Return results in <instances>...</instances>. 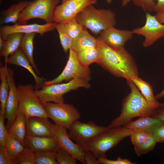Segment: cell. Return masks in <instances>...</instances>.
<instances>
[{
  "label": "cell",
  "mask_w": 164,
  "mask_h": 164,
  "mask_svg": "<svg viewBox=\"0 0 164 164\" xmlns=\"http://www.w3.org/2000/svg\"><path fill=\"white\" fill-rule=\"evenodd\" d=\"M91 71L89 67L83 65L78 58L77 52L71 48L69 50L66 65L58 76L51 80L45 81L44 85L67 82L74 79H80L88 82L91 80Z\"/></svg>",
  "instance_id": "cell-9"
},
{
  "label": "cell",
  "mask_w": 164,
  "mask_h": 164,
  "mask_svg": "<svg viewBox=\"0 0 164 164\" xmlns=\"http://www.w3.org/2000/svg\"><path fill=\"white\" fill-rule=\"evenodd\" d=\"M55 151L34 152L35 164H59L56 159Z\"/></svg>",
  "instance_id": "cell-32"
},
{
  "label": "cell",
  "mask_w": 164,
  "mask_h": 164,
  "mask_svg": "<svg viewBox=\"0 0 164 164\" xmlns=\"http://www.w3.org/2000/svg\"><path fill=\"white\" fill-rule=\"evenodd\" d=\"M157 142L154 133L149 134L142 143L138 146L134 147L135 153L138 156H141L152 150Z\"/></svg>",
  "instance_id": "cell-31"
},
{
  "label": "cell",
  "mask_w": 164,
  "mask_h": 164,
  "mask_svg": "<svg viewBox=\"0 0 164 164\" xmlns=\"http://www.w3.org/2000/svg\"><path fill=\"white\" fill-rule=\"evenodd\" d=\"M97 2V0H63L55 8L53 22L66 24L87 6L96 4Z\"/></svg>",
  "instance_id": "cell-11"
},
{
  "label": "cell",
  "mask_w": 164,
  "mask_h": 164,
  "mask_svg": "<svg viewBox=\"0 0 164 164\" xmlns=\"http://www.w3.org/2000/svg\"><path fill=\"white\" fill-rule=\"evenodd\" d=\"M15 164H35L34 152L25 147L24 150L15 159Z\"/></svg>",
  "instance_id": "cell-34"
},
{
  "label": "cell",
  "mask_w": 164,
  "mask_h": 164,
  "mask_svg": "<svg viewBox=\"0 0 164 164\" xmlns=\"http://www.w3.org/2000/svg\"><path fill=\"white\" fill-rule=\"evenodd\" d=\"M56 24L55 22L43 25L36 23L20 25L15 23L12 26H2L0 27V36L5 41L9 35L14 33L26 34L36 32L43 36L45 33L55 29Z\"/></svg>",
  "instance_id": "cell-15"
},
{
  "label": "cell",
  "mask_w": 164,
  "mask_h": 164,
  "mask_svg": "<svg viewBox=\"0 0 164 164\" xmlns=\"http://www.w3.org/2000/svg\"><path fill=\"white\" fill-rule=\"evenodd\" d=\"M84 150V159L86 164H99L97 158L91 152Z\"/></svg>",
  "instance_id": "cell-41"
},
{
  "label": "cell",
  "mask_w": 164,
  "mask_h": 164,
  "mask_svg": "<svg viewBox=\"0 0 164 164\" xmlns=\"http://www.w3.org/2000/svg\"><path fill=\"white\" fill-rule=\"evenodd\" d=\"M155 16L160 23L164 24V12L156 13Z\"/></svg>",
  "instance_id": "cell-45"
},
{
  "label": "cell",
  "mask_w": 164,
  "mask_h": 164,
  "mask_svg": "<svg viewBox=\"0 0 164 164\" xmlns=\"http://www.w3.org/2000/svg\"><path fill=\"white\" fill-rule=\"evenodd\" d=\"M80 63L86 67H89L93 63H98L99 54L97 47H90L77 52Z\"/></svg>",
  "instance_id": "cell-29"
},
{
  "label": "cell",
  "mask_w": 164,
  "mask_h": 164,
  "mask_svg": "<svg viewBox=\"0 0 164 164\" xmlns=\"http://www.w3.org/2000/svg\"><path fill=\"white\" fill-rule=\"evenodd\" d=\"M25 147L31 149L34 153L55 151L60 147L53 137H36L27 136Z\"/></svg>",
  "instance_id": "cell-18"
},
{
  "label": "cell",
  "mask_w": 164,
  "mask_h": 164,
  "mask_svg": "<svg viewBox=\"0 0 164 164\" xmlns=\"http://www.w3.org/2000/svg\"><path fill=\"white\" fill-rule=\"evenodd\" d=\"M5 64L15 65L22 67L27 69L33 76L35 80L34 86L35 90L42 88L44 86L46 80L43 77H39L30 64L27 58L20 48L4 61Z\"/></svg>",
  "instance_id": "cell-19"
},
{
  "label": "cell",
  "mask_w": 164,
  "mask_h": 164,
  "mask_svg": "<svg viewBox=\"0 0 164 164\" xmlns=\"http://www.w3.org/2000/svg\"><path fill=\"white\" fill-rule=\"evenodd\" d=\"M132 0H121V4L122 6H126Z\"/></svg>",
  "instance_id": "cell-47"
},
{
  "label": "cell",
  "mask_w": 164,
  "mask_h": 164,
  "mask_svg": "<svg viewBox=\"0 0 164 164\" xmlns=\"http://www.w3.org/2000/svg\"><path fill=\"white\" fill-rule=\"evenodd\" d=\"M164 124V122L152 116L140 118L133 121H131L124 125L132 130H139L145 132L149 134L153 133L159 127Z\"/></svg>",
  "instance_id": "cell-20"
},
{
  "label": "cell",
  "mask_w": 164,
  "mask_h": 164,
  "mask_svg": "<svg viewBox=\"0 0 164 164\" xmlns=\"http://www.w3.org/2000/svg\"><path fill=\"white\" fill-rule=\"evenodd\" d=\"M67 129L63 126L54 124L53 129L54 137L60 147L67 151L77 160L86 164L83 147L72 141L69 137Z\"/></svg>",
  "instance_id": "cell-13"
},
{
  "label": "cell",
  "mask_w": 164,
  "mask_h": 164,
  "mask_svg": "<svg viewBox=\"0 0 164 164\" xmlns=\"http://www.w3.org/2000/svg\"><path fill=\"white\" fill-rule=\"evenodd\" d=\"M24 34L16 32L11 34L8 36L0 52V56L4 58V61L8 59L9 55L13 54L19 48Z\"/></svg>",
  "instance_id": "cell-25"
},
{
  "label": "cell",
  "mask_w": 164,
  "mask_h": 164,
  "mask_svg": "<svg viewBox=\"0 0 164 164\" xmlns=\"http://www.w3.org/2000/svg\"><path fill=\"white\" fill-rule=\"evenodd\" d=\"M60 0H35L30 3L21 12L17 23L26 24L29 19L38 18L43 19L46 23L53 22L56 7Z\"/></svg>",
  "instance_id": "cell-7"
},
{
  "label": "cell",
  "mask_w": 164,
  "mask_h": 164,
  "mask_svg": "<svg viewBox=\"0 0 164 164\" xmlns=\"http://www.w3.org/2000/svg\"><path fill=\"white\" fill-rule=\"evenodd\" d=\"M136 6L140 7L145 11H154L155 2L154 0H132Z\"/></svg>",
  "instance_id": "cell-37"
},
{
  "label": "cell",
  "mask_w": 164,
  "mask_h": 164,
  "mask_svg": "<svg viewBox=\"0 0 164 164\" xmlns=\"http://www.w3.org/2000/svg\"><path fill=\"white\" fill-rule=\"evenodd\" d=\"M7 77L9 87L5 116L7 119L5 127L7 131L14 122L19 109L17 88L14 81V71L9 67L7 68Z\"/></svg>",
  "instance_id": "cell-14"
},
{
  "label": "cell",
  "mask_w": 164,
  "mask_h": 164,
  "mask_svg": "<svg viewBox=\"0 0 164 164\" xmlns=\"http://www.w3.org/2000/svg\"><path fill=\"white\" fill-rule=\"evenodd\" d=\"M17 88L19 110L26 118L33 116L48 118L42 103L34 92V86L19 84Z\"/></svg>",
  "instance_id": "cell-6"
},
{
  "label": "cell",
  "mask_w": 164,
  "mask_h": 164,
  "mask_svg": "<svg viewBox=\"0 0 164 164\" xmlns=\"http://www.w3.org/2000/svg\"><path fill=\"white\" fill-rule=\"evenodd\" d=\"M98 42V39L91 35L84 28L80 33L73 39L71 48L78 52L88 48L97 47Z\"/></svg>",
  "instance_id": "cell-24"
},
{
  "label": "cell",
  "mask_w": 164,
  "mask_h": 164,
  "mask_svg": "<svg viewBox=\"0 0 164 164\" xmlns=\"http://www.w3.org/2000/svg\"><path fill=\"white\" fill-rule=\"evenodd\" d=\"M106 2L108 4H110L112 2V0H106Z\"/></svg>",
  "instance_id": "cell-49"
},
{
  "label": "cell",
  "mask_w": 164,
  "mask_h": 164,
  "mask_svg": "<svg viewBox=\"0 0 164 164\" xmlns=\"http://www.w3.org/2000/svg\"><path fill=\"white\" fill-rule=\"evenodd\" d=\"M149 134L139 130H132L130 136L131 141L134 147L138 146L142 143L147 138Z\"/></svg>",
  "instance_id": "cell-36"
},
{
  "label": "cell",
  "mask_w": 164,
  "mask_h": 164,
  "mask_svg": "<svg viewBox=\"0 0 164 164\" xmlns=\"http://www.w3.org/2000/svg\"><path fill=\"white\" fill-rule=\"evenodd\" d=\"M30 1H20L10 6L7 9L1 12L0 24L9 23H17L21 12Z\"/></svg>",
  "instance_id": "cell-21"
},
{
  "label": "cell",
  "mask_w": 164,
  "mask_h": 164,
  "mask_svg": "<svg viewBox=\"0 0 164 164\" xmlns=\"http://www.w3.org/2000/svg\"><path fill=\"white\" fill-rule=\"evenodd\" d=\"M0 164H15L7 153L5 147L0 145Z\"/></svg>",
  "instance_id": "cell-40"
},
{
  "label": "cell",
  "mask_w": 164,
  "mask_h": 164,
  "mask_svg": "<svg viewBox=\"0 0 164 164\" xmlns=\"http://www.w3.org/2000/svg\"><path fill=\"white\" fill-rule=\"evenodd\" d=\"M126 80L131 92L123 100L120 114L109 125L108 128L123 126L135 117L154 115L164 108L152 107L133 81L131 79Z\"/></svg>",
  "instance_id": "cell-2"
},
{
  "label": "cell",
  "mask_w": 164,
  "mask_h": 164,
  "mask_svg": "<svg viewBox=\"0 0 164 164\" xmlns=\"http://www.w3.org/2000/svg\"><path fill=\"white\" fill-rule=\"evenodd\" d=\"M98 39L97 47L99 54L98 64L118 77L127 80L138 77L135 61L125 47H113Z\"/></svg>",
  "instance_id": "cell-1"
},
{
  "label": "cell",
  "mask_w": 164,
  "mask_h": 164,
  "mask_svg": "<svg viewBox=\"0 0 164 164\" xmlns=\"http://www.w3.org/2000/svg\"><path fill=\"white\" fill-rule=\"evenodd\" d=\"M157 142H164V124L157 128L153 133Z\"/></svg>",
  "instance_id": "cell-42"
},
{
  "label": "cell",
  "mask_w": 164,
  "mask_h": 164,
  "mask_svg": "<svg viewBox=\"0 0 164 164\" xmlns=\"http://www.w3.org/2000/svg\"><path fill=\"white\" fill-rule=\"evenodd\" d=\"M7 64L4 65L0 62V101L1 110L0 113L5 116V108L8 100L9 92V85L7 77Z\"/></svg>",
  "instance_id": "cell-27"
},
{
  "label": "cell",
  "mask_w": 164,
  "mask_h": 164,
  "mask_svg": "<svg viewBox=\"0 0 164 164\" xmlns=\"http://www.w3.org/2000/svg\"><path fill=\"white\" fill-rule=\"evenodd\" d=\"M37 33L32 32L24 34L21 41L20 48L24 53L36 73H40L35 64L33 59V40Z\"/></svg>",
  "instance_id": "cell-26"
},
{
  "label": "cell",
  "mask_w": 164,
  "mask_h": 164,
  "mask_svg": "<svg viewBox=\"0 0 164 164\" xmlns=\"http://www.w3.org/2000/svg\"><path fill=\"white\" fill-rule=\"evenodd\" d=\"M64 25L68 33L73 39L77 37L84 28L78 22L75 18L72 19Z\"/></svg>",
  "instance_id": "cell-35"
},
{
  "label": "cell",
  "mask_w": 164,
  "mask_h": 164,
  "mask_svg": "<svg viewBox=\"0 0 164 164\" xmlns=\"http://www.w3.org/2000/svg\"><path fill=\"white\" fill-rule=\"evenodd\" d=\"M5 147L8 156L14 161L15 159L25 149L24 146L8 132Z\"/></svg>",
  "instance_id": "cell-28"
},
{
  "label": "cell",
  "mask_w": 164,
  "mask_h": 164,
  "mask_svg": "<svg viewBox=\"0 0 164 164\" xmlns=\"http://www.w3.org/2000/svg\"><path fill=\"white\" fill-rule=\"evenodd\" d=\"M134 34L132 30L111 27L102 31L97 38L112 47L122 48L125 47L126 43L132 38Z\"/></svg>",
  "instance_id": "cell-16"
},
{
  "label": "cell",
  "mask_w": 164,
  "mask_h": 164,
  "mask_svg": "<svg viewBox=\"0 0 164 164\" xmlns=\"http://www.w3.org/2000/svg\"><path fill=\"white\" fill-rule=\"evenodd\" d=\"M156 2L154 8V11L156 13L164 12V0H154Z\"/></svg>",
  "instance_id": "cell-43"
},
{
  "label": "cell",
  "mask_w": 164,
  "mask_h": 164,
  "mask_svg": "<svg viewBox=\"0 0 164 164\" xmlns=\"http://www.w3.org/2000/svg\"><path fill=\"white\" fill-rule=\"evenodd\" d=\"M145 22L142 27L136 28L132 30L133 33L144 37L143 46L149 47L156 41L164 36V24L160 23L155 15L149 13L145 14Z\"/></svg>",
  "instance_id": "cell-12"
},
{
  "label": "cell",
  "mask_w": 164,
  "mask_h": 164,
  "mask_svg": "<svg viewBox=\"0 0 164 164\" xmlns=\"http://www.w3.org/2000/svg\"><path fill=\"white\" fill-rule=\"evenodd\" d=\"M7 132L24 146L26 136V118L22 112L19 110L14 122Z\"/></svg>",
  "instance_id": "cell-23"
},
{
  "label": "cell",
  "mask_w": 164,
  "mask_h": 164,
  "mask_svg": "<svg viewBox=\"0 0 164 164\" xmlns=\"http://www.w3.org/2000/svg\"><path fill=\"white\" fill-rule=\"evenodd\" d=\"M164 122V108L155 115L152 116Z\"/></svg>",
  "instance_id": "cell-44"
},
{
  "label": "cell",
  "mask_w": 164,
  "mask_h": 164,
  "mask_svg": "<svg viewBox=\"0 0 164 164\" xmlns=\"http://www.w3.org/2000/svg\"><path fill=\"white\" fill-rule=\"evenodd\" d=\"M108 129V127L98 125L91 121L84 123L77 120L70 126L68 134L72 140L83 147Z\"/></svg>",
  "instance_id": "cell-10"
},
{
  "label": "cell",
  "mask_w": 164,
  "mask_h": 164,
  "mask_svg": "<svg viewBox=\"0 0 164 164\" xmlns=\"http://www.w3.org/2000/svg\"><path fill=\"white\" fill-rule=\"evenodd\" d=\"M134 83L149 104L152 108H164V103L159 102L154 96L151 85L138 77H134L131 79Z\"/></svg>",
  "instance_id": "cell-22"
},
{
  "label": "cell",
  "mask_w": 164,
  "mask_h": 164,
  "mask_svg": "<svg viewBox=\"0 0 164 164\" xmlns=\"http://www.w3.org/2000/svg\"><path fill=\"white\" fill-rule=\"evenodd\" d=\"M55 29L58 33L60 43L63 50L67 53L71 47L73 39L68 33L64 24L56 23Z\"/></svg>",
  "instance_id": "cell-30"
},
{
  "label": "cell",
  "mask_w": 164,
  "mask_h": 164,
  "mask_svg": "<svg viewBox=\"0 0 164 164\" xmlns=\"http://www.w3.org/2000/svg\"><path fill=\"white\" fill-rule=\"evenodd\" d=\"M89 88L88 82L78 79L71 80L64 83H57L44 85L42 88L34 90V92L42 103L64 102L63 95L68 92L80 87Z\"/></svg>",
  "instance_id": "cell-5"
},
{
  "label": "cell",
  "mask_w": 164,
  "mask_h": 164,
  "mask_svg": "<svg viewBox=\"0 0 164 164\" xmlns=\"http://www.w3.org/2000/svg\"><path fill=\"white\" fill-rule=\"evenodd\" d=\"M132 130L123 126L108 128L83 146L91 152L97 158L106 157V153L117 145L125 138L130 136Z\"/></svg>",
  "instance_id": "cell-4"
},
{
  "label": "cell",
  "mask_w": 164,
  "mask_h": 164,
  "mask_svg": "<svg viewBox=\"0 0 164 164\" xmlns=\"http://www.w3.org/2000/svg\"><path fill=\"white\" fill-rule=\"evenodd\" d=\"M42 103L48 117L51 119L55 125L63 126L67 129L80 118V113L72 104L64 102Z\"/></svg>",
  "instance_id": "cell-8"
},
{
  "label": "cell",
  "mask_w": 164,
  "mask_h": 164,
  "mask_svg": "<svg viewBox=\"0 0 164 164\" xmlns=\"http://www.w3.org/2000/svg\"><path fill=\"white\" fill-rule=\"evenodd\" d=\"M155 98L156 99H159L164 97V88L160 93L157 94L155 96Z\"/></svg>",
  "instance_id": "cell-46"
},
{
  "label": "cell",
  "mask_w": 164,
  "mask_h": 164,
  "mask_svg": "<svg viewBox=\"0 0 164 164\" xmlns=\"http://www.w3.org/2000/svg\"><path fill=\"white\" fill-rule=\"evenodd\" d=\"M5 40L0 36V50L1 51L3 48L4 43Z\"/></svg>",
  "instance_id": "cell-48"
},
{
  "label": "cell",
  "mask_w": 164,
  "mask_h": 164,
  "mask_svg": "<svg viewBox=\"0 0 164 164\" xmlns=\"http://www.w3.org/2000/svg\"><path fill=\"white\" fill-rule=\"evenodd\" d=\"M99 164H134L135 163L131 162L126 159L121 157L118 158L117 160H112L108 159L106 157H101L97 158Z\"/></svg>",
  "instance_id": "cell-38"
},
{
  "label": "cell",
  "mask_w": 164,
  "mask_h": 164,
  "mask_svg": "<svg viewBox=\"0 0 164 164\" xmlns=\"http://www.w3.org/2000/svg\"><path fill=\"white\" fill-rule=\"evenodd\" d=\"M5 116L0 113V145L5 147L7 131L4 123Z\"/></svg>",
  "instance_id": "cell-39"
},
{
  "label": "cell",
  "mask_w": 164,
  "mask_h": 164,
  "mask_svg": "<svg viewBox=\"0 0 164 164\" xmlns=\"http://www.w3.org/2000/svg\"><path fill=\"white\" fill-rule=\"evenodd\" d=\"M54 124L47 117L33 116L26 118V135L36 137H53Z\"/></svg>",
  "instance_id": "cell-17"
},
{
  "label": "cell",
  "mask_w": 164,
  "mask_h": 164,
  "mask_svg": "<svg viewBox=\"0 0 164 164\" xmlns=\"http://www.w3.org/2000/svg\"><path fill=\"white\" fill-rule=\"evenodd\" d=\"M75 18L84 28L96 36L117 24L116 15L111 10L97 9L93 5L87 6Z\"/></svg>",
  "instance_id": "cell-3"
},
{
  "label": "cell",
  "mask_w": 164,
  "mask_h": 164,
  "mask_svg": "<svg viewBox=\"0 0 164 164\" xmlns=\"http://www.w3.org/2000/svg\"><path fill=\"white\" fill-rule=\"evenodd\" d=\"M55 157L59 164H75L77 160L69 152L60 147L55 151Z\"/></svg>",
  "instance_id": "cell-33"
}]
</instances>
